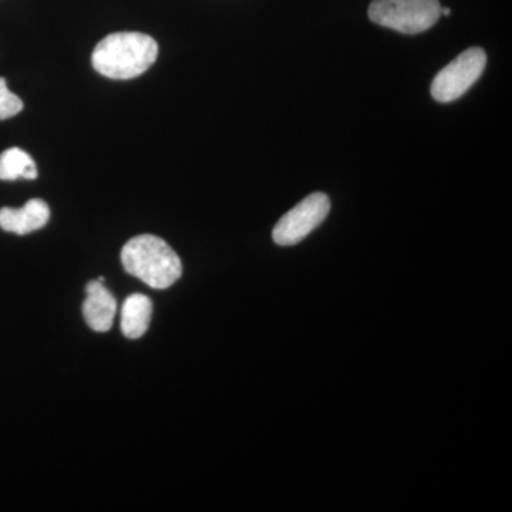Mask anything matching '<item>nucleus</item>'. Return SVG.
Returning a JSON list of instances; mask_svg holds the SVG:
<instances>
[{"mask_svg":"<svg viewBox=\"0 0 512 512\" xmlns=\"http://www.w3.org/2000/svg\"><path fill=\"white\" fill-rule=\"evenodd\" d=\"M157 56L158 45L153 37L138 32H119L100 40L92 63L101 76L130 80L146 73L156 63Z\"/></svg>","mask_w":512,"mask_h":512,"instance_id":"nucleus-1","label":"nucleus"},{"mask_svg":"<svg viewBox=\"0 0 512 512\" xmlns=\"http://www.w3.org/2000/svg\"><path fill=\"white\" fill-rule=\"evenodd\" d=\"M121 262L128 274L154 289L170 288L183 275L180 256L156 235L130 239L121 251Z\"/></svg>","mask_w":512,"mask_h":512,"instance_id":"nucleus-2","label":"nucleus"},{"mask_svg":"<svg viewBox=\"0 0 512 512\" xmlns=\"http://www.w3.org/2000/svg\"><path fill=\"white\" fill-rule=\"evenodd\" d=\"M439 0H373L369 18L383 28L404 35H417L439 22Z\"/></svg>","mask_w":512,"mask_h":512,"instance_id":"nucleus-3","label":"nucleus"},{"mask_svg":"<svg viewBox=\"0 0 512 512\" xmlns=\"http://www.w3.org/2000/svg\"><path fill=\"white\" fill-rule=\"evenodd\" d=\"M487 55L481 47H470L441 69L431 83V96L439 103L460 99L480 79Z\"/></svg>","mask_w":512,"mask_h":512,"instance_id":"nucleus-4","label":"nucleus"},{"mask_svg":"<svg viewBox=\"0 0 512 512\" xmlns=\"http://www.w3.org/2000/svg\"><path fill=\"white\" fill-rule=\"evenodd\" d=\"M330 211L328 195L315 192L299 202L295 208L286 212L275 225L272 237L281 247H291L308 237L313 229L326 220Z\"/></svg>","mask_w":512,"mask_h":512,"instance_id":"nucleus-5","label":"nucleus"},{"mask_svg":"<svg viewBox=\"0 0 512 512\" xmlns=\"http://www.w3.org/2000/svg\"><path fill=\"white\" fill-rule=\"evenodd\" d=\"M117 302L109 289L100 282L90 281L86 286V301L83 303V315L87 325L96 332H107L116 318Z\"/></svg>","mask_w":512,"mask_h":512,"instance_id":"nucleus-6","label":"nucleus"},{"mask_svg":"<svg viewBox=\"0 0 512 512\" xmlns=\"http://www.w3.org/2000/svg\"><path fill=\"white\" fill-rule=\"evenodd\" d=\"M50 220V208L40 198H33L22 208H2L0 210V228L13 234L26 235L45 227Z\"/></svg>","mask_w":512,"mask_h":512,"instance_id":"nucleus-7","label":"nucleus"},{"mask_svg":"<svg viewBox=\"0 0 512 512\" xmlns=\"http://www.w3.org/2000/svg\"><path fill=\"white\" fill-rule=\"evenodd\" d=\"M153 316V302L146 295L133 293L121 309V332L128 339L144 336Z\"/></svg>","mask_w":512,"mask_h":512,"instance_id":"nucleus-8","label":"nucleus"},{"mask_svg":"<svg viewBox=\"0 0 512 512\" xmlns=\"http://www.w3.org/2000/svg\"><path fill=\"white\" fill-rule=\"evenodd\" d=\"M18 178L36 180L37 167L26 151L13 147L0 154V180L15 181Z\"/></svg>","mask_w":512,"mask_h":512,"instance_id":"nucleus-9","label":"nucleus"},{"mask_svg":"<svg viewBox=\"0 0 512 512\" xmlns=\"http://www.w3.org/2000/svg\"><path fill=\"white\" fill-rule=\"evenodd\" d=\"M23 110V101L10 92L8 84L3 77H0V120H8L15 117Z\"/></svg>","mask_w":512,"mask_h":512,"instance_id":"nucleus-10","label":"nucleus"},{"mask_svg":"<svg viewBox=\"0 0 512 512\" xmlns=\"http://www.w3.org/2000/svg\"><path fill=\"white\" fill-rule=\"evenodd\" d=\"M441 15H443V16H450L451 15V9L441 8Z\"/></svg>","mask_w":512,"mask_h":512,"instance_id":"nucleus-11","label":"nucleus"}]
</instances>
